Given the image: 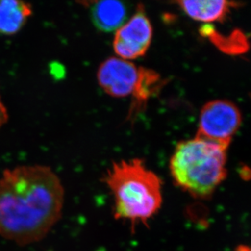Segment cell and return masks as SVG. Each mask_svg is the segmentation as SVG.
<instances>
[{
	"label": "cell",
	"instance_id": "obj_1",
	"mask_svg": "<svg viewBox=\"0 0 251 251\" xmlns=\"http://www.w3.org/2000/svg\"><path fill=\"white\" fill-rule=\"evenodd\" d=\"M64 190L45 165L5 169L0 176V235L17 244L43 239L61 217Z\"/></svg>",
	"mask_w": 251,
	"mask_h": 251
},
{
	"label": "cell",
	"instance_id": "obj_2",
	"mask_svg": "<svg viewBox=\"0 0 251 251\" xmlns=\"http://www.w3.org/2000/svg\"><path fill=\"white\" fill-rule=\"evenodd\" d=\"M115 200V218L134 226L157 213L163 202L160 178L148 170L141 159L114 163L104 179Z\"/></svg>",
	"mask_w": 251,
	"mask_h": 251
},
{
	"label": "cell",
	"instance_id": "obj_3",
	"mask_svg": "<svg viewBox=\"0 0 251 251\" xmlns=\"http://www.w3.org/2000/svg\"><path fill=\"white\" fill-rule=\"evenodd\" d=\"M227 150L203 140L178 143L171 158V175L176 185L195 199L213 195L227 176Z\"/></svg>",
	"mask_w": 251,
	"mask_h": 251
},
{
	"label": "cell",
	"instance_id": "obj_4",
	"mask_svg": "<svg viewBox=\"0 0 251 251\" xmlns=\"http://www.w3.org/2000/svg\"><path fill=\"white\" fill-rule=\"evenodd\" d=\"M242 124V113L233 102L216 100L201 108L195 138L227 150Z\"/></svg>",
	"mask_w": 251,
	"mask_h": 251
},
{
	"label": "cell",
	"instance_id": "obj_5",
	"mask_svg": "<svg viewBox=\"0 0 251 251\" xmlns=\"http://www.w3.org/2000/svg\"><path fill=\"white\" fill-rule=\"evenodd\" d=\"M145 68L132 62L112 57L102 62L98 70V82L107 95L114 98L135 96L139 90Z\"/></svg>",
	"mask_w": 251,
	"mask_h": 251
},
{
	"label": "cell",
	"instance_id": "obj_6",
	"mask_svg": "<svg viewBox=\"0 0 251 251\" xmlns=\"http://www.w3.org/2000/svg\"><path fill=\"white\" fill-rule=\"evenodd\" d=\"M152 37L151 23L143 6L139 5L135 14L116 30L113 41L114 50L121 59H138L147 53L151 43Z\"/></svg>",
	"mask_w": 251,
	"mask_h": 251
},
{
	"label": "cell",
	"instance_id": "obj_7",
	"mask_svg": "<svg viewBox=\"0 0 251 251\" xmlns=\"http://www.w3.org/2000/svg\"><path fill=\"white\" fill-rule=\"evenodd\" d=\"M90 17L96 28L102 32L117 30L128 19V7L116 0L87 2Z\"/></svg>",
	"mask_w": 251,
	"mask_h": 251
},
{
	"label": "cell",
	"instance_id": "obj_8",
	"mask_svg": "<svg viewBox=\"0 0 251 251\" xmlns=\"http://www.w3.org/2000/svg\"><path fill=\"white\" fill-rule=\"evenodd\" d=\"M176 4L185 14L195 21L201 22H222L239 3L221 0L177 1Z\"/></svg>",
	"mask_w": 251,
	"mask_h": 251
},
{
	"label": "cell",
	"instance_id": "obj_9",
	"mask_svg": "<svg viewBox=\"0 0 251 251\" xmlns=\"http://www.w3.org/2000/svg\"><path fill=\"white\" fill-rule=\"evenodd\" d=\"M33 6L21 0H0V34L20 33L33 15Z\"/></svg>",
	"mask_w": 251,
	"mask_h": 251
},
{
	"label": "cell",
	"instance_id": "obj_10",
	"mask_svg": "<svg viewBox=\"0 0 251 251\" xmlns=\"http://www.w3.org/2000/svg\"><path fill=\"white\" fill-rule=\"evenodd\" d=\"M9 118L8 111L5 106L4 102H2V96L0 94V129L7 123Z\"/></svg>",
	"mask_w": 251,
	"mask_h": 251
},
{
	"label": "cell",
	"instance_id": "obj_11",
	"mask_svg": "<svg viewBox=\"0 0 251 251\" xmlns=\"http://www.w3.org/2000/svg\"><path fill=\"white\" fill-rule=\"evenodd\" d=\"M237 251H251L249 248L247 247H239L237 248Z\"/></svg>",
	"mask_w": 251,
	"mask_h": 251
}]
</instances>
